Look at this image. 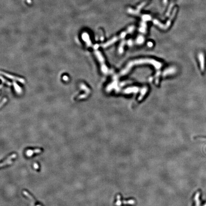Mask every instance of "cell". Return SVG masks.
<instances>
[{"mask_svg": "<svg viewBox=\"0 0 206 206\" xmlns=\"http://www.w3.org/2000/svg\"><path fill=\"white\" fill-rule=\"evenodd\" d=\"M36 206H41V205H37Z\"/></svg>", "mask_w": 206, "mask_h": 206, "instance_id": "6", "label": "cell"}, {"mask_svg": "<svg viewBox=\"0 0 206 206\" xmlns=\"http://www.w3.org/2000/svg\"><path fill=\"white\" fill-rule=\"evenodd\" d=\"M42 152V150H41L40 149H36L35 150H28L26 151V155L28 156V157H31V156L34 153H40Z\"/></svg>", "mask_w": 206, "mask_h": 206, "instance_id": "3", "label": "cell"}, {"mask_svg": "<svg viewBox=\"0 0 206 206\" xmlns=\"http://www.w3.org/2000/svg\"><path fill=\"white\" fill-rule=\"evenodd\" d=\"M16 156L17 155L15 154H13L12 155L8 157L7 158V159H6L1 164V167H2L6 165L12 164L13 163V161H12V160L13 159L15 158L16 157Z\"/></svg>", "mask_w": 206, "mask_h": 206, "instance_id": "1", "label": "cell"}, {"mask_svg": "<svg viewBox=\"0 0 206 206\" xmlns=\"http://www.w3.org/2000/svg\"><path fill=\"white\" fill-rule=\"evenodd\" d=\"M199 59L200 61V67L201 70L203 71L204 70L205 68V58H204V55L203 54V53H201L199 54Z\"/></svg>", "mask_w": 206, "mask_h": 206, "instance_id": "2", "label": "cell"}, {"mask_svg": "<svg viewBox=\"0 0 206 206\" xmlns=\"http://www.w3.org/2000/svg\"><path fill=\"white\" fill-rule=\"evenodd\" d=\"M23 194L26 196V197H28L31 201H32V202H33V203H35L36 202V200L34 199L33 198V197L31 195H30L27 191H23Z\"/></svg>", "mask_w": 206, "mask_h": 206, "instance_id": "4", "label": "cell"}, {"mask_svg": "<svg viewBox=\"0 0 206 206\" xmlns=\"http://www.w3.org/2000/svg\"><path fill=\"white\" fill-rule=\"evenodd\" d=\"M33 166H34V168L36 169H37L39 168V166L37 163H34L33 164Z\"/></svg>", "mask_w": 206, "mask_h": 206, "instance_id": "5", "label": "cell"}]
</instances>
